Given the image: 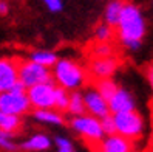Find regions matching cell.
<instances>
[{"instance_id":"1","label":"cell","mask_w":153,"mask_h":152,"mask_svg":"<svg viewBox=\"0 0 153 152\" xmlns=\"http://www.w3.org/2000/svg\"><path fill=\"white\" fill-rule=\"evenodd\" d=\"M116 33L121 45L128 51H138L142 47V39L147 33V23L141 8L131 2H125Z\"/></svg>"},{"instance_id":"2","label":"cell","mask_w":153,"mask_h":152,"mask_svg":"<svg viewBox=\"0 0 153 152\" xmlns=\"http://www.w3.org/2000/svg\"><path fill=\"white\" fill-rule=\"evenodd\" d=\"M53 81L56 85L65 88L67 92H76L87 82V71L85 68L73 59L62 58L51 68Z\"/></svg>"},{"instance_id":"3","label":"cell","mask_w":153,"mask_h":152,"mask_svg":"<svg viewBox=\"0 0 153 152\" xmlns=\"http://www.w3.org/2000/svg\"><path fill=\"white\" fill-rule=\"evenodd\" d=\"M111 117L114 121L116 135H119L128 141H134L141 138L144 130H146V121H144L142 115L138 110L116 113V115H111Z\"/></svg>"},{"instance_id":"4","label":"cell","mask_w":153,"mask_h":152,"mask_svg":"<svg viewBox=\"0 0 153 152\" xmlns=\"http://www.w3.org/2000/svg\"><path fill=\"white\" fill-rule=\"evenodd\" d=\"M19 81L26 88H30L37 84L53 81V75L50 68H45L36 64V62L26 59V61H19Z\"/></svg>"},{"instance_id":"5","label":"cell","mask_w":153,"mask_h":152,"mask_svg":"<svg viewBox=\"0 0 153 152\" xmlns=\"http://www.w3.org/2000/svg\"><path fill=\"white\" fill-rule=\"evenodd\" d=\"M70 127L73 129L79 137L90 143H99L105 135L101 127V121L90 117V115H82V117H73L70 120Z\"/></svg>"},{"instance_id":"6","label":"cell","mask_w":153,"mask_h":152,"mask_svg":"<svg viewBox=\"0 0 153 152\" xmlns=\"http://www.w3.org/2000/svg\"><path fill=\"white\" fill-rule=\"evenodd\" d=\"M54 90L56 84L54 81L37 84L34 87H30L26 90V96L31 104V109H53L54 106Z\"/></svg>"},{"instance_id":"7","label":"cell","mask_w":153,"mask_h":152,"mask_svg":"<svg viewBox=\"0 0 153 152\" xmlns=\"http://www.w3.org/2000/svg\"><path fill=\"white\" fill-rule=\"evenodd\" d=\"M0 112L16 115V117H25L31 112V104L28 101L26 93L17 95L11 92L0 93Z\"/></svg>"},{"instance_id":"8","label":"cell","mask_w":153,"mask_h":152,"mask_svg":"<svg viewBox=\"0 0 153 152\" xmlns=\"http://www.w3.org/2000/svg\"><path fill=\"white\" fill-rule=\"evenodd\" d=\"M84 96V104L87 109V115L93 117L96 120H102L105 117H108L110 109H108V103L99 95V92L94 87H85V90H82Z\"/></svg>"},{"instance_id":"9","label":"cell","mask_w":153,"mask_h":152,"mask_svg":"<svg viewBox=\"0 0 153 152\" xmlns=\"http://www.w3.org/2000/svg\"><path fill=\"white\" fill-rule=\"evenodd\" d=\"M19 81V59L0 58V93L8 92Z\"/></svg>"},{"instance_id":"10","label":"cell","mask_w":153,"mask_h":152,"mask_svg":"<svg viewBox=\"0 0 153 152\" xmlns=\"http://www.w3.org/2000/svg\"><path fill=\"white\" fill-rule=\"evenodd\" d=\"M119 67V62L116 58H94L90 62V75H91L96 81L99 79H111L116 70Z\"/></svg>"},{"instance_id":"11","label":"cell","mask_w":153,"mask_h":152,"mask_svg":"<svg viewBox=\"0 0 153 152\" xmlns=\"http://www.w3.org/2000/svg\"><path fill=\"white\" fill-rule=\"evenodd\" d=\"M108 109L111 115L116 113H125V112H133L136 110V101H134L133 95L124 87H119L116 93L111 96L108 101Z\"/></svg>"},{"instance_id":"12","label":"cell","mask_w":153,"mask_h":152,"mask_svg":"<svg viewBox=\"0 0 153 152\" xmlns=\"http://www.w3.org/2000/svg\"><path fill=\"white\" fill-rule=\"evenodd\" d=\"M96 152H133V146L131 141L114 133L110 137H104L96 143Z\"/></svg>"},{"instance_id":"13","label":"cell","mask_w":153,"mask_h":152,"mask_svg":"<svg viewBox=\"0 0 153 152\" xmlns=\"http://www.w3.org/2000/svg\"><path fill=\"white\" fill-rule=\"evenodd\" d=\"M51 138L45 133H34L33 137L26 138L19 148L26 152H45L51 148Z\"/></svg>"},{"instance_id":"14","label":"cell","mask_w":153,"mask_h":152,"mask_svg":"<svg viewBox=\"0 0 153 152\" xmlns=\"http://www.w3.org/2000/svg\"><path fill=\"white\" fill-rule=\"evenodd\" d=\"M31 115L36 121L50 124V126H64L65 124L64 113H59L54 109H34Z\"/></svg>"},{"instance_id":"15","label":"cell","mask_w":153,"mask_h":152,"mask_svg":"<svg viewBox=\"0 0 153 152\" xmlns=\"http://www.w3.org/2000/svg\"><path fill=\"white\" fill-rule=\"evenodd\" d=\"M124 5H125V0H110L104 10V23H107L111 28H116L121 13L124 10Z\"/></svg>"},{"instance_id":"16","label":"cell","mask_w":153,"mask_h":152,"mask_svg":"<svg viewBox=\"0 0 153 152\" xmlns=\"http://www.w3.org/2000/svg\"><path fill=\"white\" fill-rule=\"evenodd\" d=\"M30 61L31 62H36L45 68H53L56 65V62L59 61L57 55L51 50H34L30 53Z\"/></svg>"},{"instance_id":"17","label":"cell","mask_w":153,"mask_h":152,"mask_svg":"<svg viewBox=\"0 0 153 152\" xmlns=\"http://www.w3.org/2000/svg\"><path fill=\"white\" fill-rule=\"evenodd\" d=\"M22 126H23V120L20 117L0 112V130L2 132L11 133V135H17V133L20 132Z\"/></svg>"},{"instance_id":"18","label":"cell","mask_w":153,"mask_h":152,"mask_svg":"<svg viewBox=\"0 0 153 152\" xmlns=\"http://www.w3.org/2000/svg\"><path fill=\"white\" fill-rule=\"evenodd\" d=\"M67 112L73 117H82V115H87V109L84 104V96L80 90L76 92H70V103H68V109Z\"/></svg>"},{"instance_id":"19","label":"cell","mask_w":153,"mask_h":152,"mask_svg":"<svg viewBox=\"0 0 153 152\" xmlns=\"http://www.w3.org/2000/svg\"><path fill=\"white\" fill-rule=\"evenodd\" d=\"M93 87L99 92V95H101L107 103L111 100V96H113V95L116 93V90L119 88V85L116 84L113 79H99V81L94 82Z\"/></svg>"},{"instance_id":"20","label":"cell","mask_w":153,"mask_h":152,"mask_svg":"<svg viewBox=\"0 0 153 152\" xmlns=\"http://www.w3.org/2000/svg\"><path fill=\"white\" fill-rule=\"evenodd\" d=\"M68 103H70V92H67L65 88L56 85V90H54V106H53V109L57 110L59 113H64L68 109Z\"/></svg>"},{"instance_id":"21","label":"cell","mask_w":153,"mask_h":152,"mask_svg":"<svg viewBox=\"0 0 153 152\" xmlns=\"http://www.w3.org/2000/svg\"><path fill=\"white\" fill-rule=\"evenodd\" d=\"M113 36H114V28H111L104 22L99 23L94 28V40L99 43H110Z\"/></svg>"},{"instance_id":"22","label":"cell","mask_w":153,"mask_h":152,"mask_svg":"<svg viewBox=\"0 0 153 152\" xmlns=\"http://www.w3.org/2000/svg\"><path fill=\"white\" fill-rule=\"evenodd\" d=\"M16 135H11V133H3L0 135V149L5 152H17L20 148L19 145L14 141Z\"/></svg>"},{"instance_id":"23","label":"cell","mask_w":153,"mask_h":152,"mask_svg":"<svg viewBox=\"0 0 153 152\" xmlns=\"http://www.w3.org/2000/svg\"><path fill=\"white\" fill-rule=\"evenodd\" d=\"M91 51H93L94 58H111L113 56V47L110 45V43H99V42H96Z\"/></svg>"},{"instance_id":"24","label":"cell","mask_w":153,"mask_h":152,"mask_svg":"<svg viewBox=\"0 0 153 152\" xmlns=\"http://www.w3.org/2000/svg\"><path fill=\"white\" fill-rule=\"evenodd\" d=\"M54 145L57 152H76L73 143L65 137H54Z\"/></svg>"},{"instance_id":"25","label":"cell","mask_w":153,"mask_h":152,"mask_svg":"<svg viewBox=\"0 0 153 152\" xmlns=\"http://www.w3.org/2000/svg\"><path fill=\"white\" fill-rule=\"evenodd\" d=\"M101 121V127H102V132L105 137H110V135H114L116 133V129H114V121H113V117L108 115V117H105Z\"/></svg>"},{"instance_id":"26","label":"cell","mask_w":153,"mask_h":152,"mask_svg":"<svg viewBox=\"0 0 153 152\" xmlns=\"http://www.w3.org/2000/svg\"><path fill=\"white\" fill-rule=\"evenodd\" d=\"M40 2L45 5V8L50 11V13H53V14H57V13H60V11H64V6H65V3H64V0H40Z\"/></svg>"},{"instance_id":"27","label":"cell","mask_w":153,"mask_h":152,"mask_svg":"<svg viewBox=\"0 0 153 152\" xmlns=\"http://www.w3.org/2000/svg\"><path fill=\"white\" fill-rule=\"evenodd\" d=\"M26 90H28V88H26L20 81H17L11 88H10V90H8V92H11V93H17V95H22V93H26Z\"/></svg>"},{"instance_id":"28","label":"cell","mask_w":153,"mask_h":152,"mask_svg":"<svg viewBox=\"0 0 153 152\" xmlns=\"http://www.w3.org/2000/svg\"><path fill=\"white\" fill-rule=\"evenodd\" d=\"M10 13V3L6 0H0V16H6Z\"/></svg>"},{"instance_id":"29","label":"cell","mask_w":153,"mask_h":152,"mask_svg":"<svg viewBox=\"0 0 153 152\" xmlns=\"http://www.w3.org/2000/svg\"><path fill=\"white\" fill-rule=\"evenodd\" d=\"M147 79H149V84H150L152 90H153V65H150L149 70H147Z\"/></svg>"},{"instance_id":"30","label":"cell","mask_w":153,"mask_h":152,"mask_svg":"<svg viewBox=\"0 0 153 152\" xmlns=\"http://www.w3.org/2000/svg\"><path fill=\"white\" fill-rule=\"evenodd\" d=\"M152 3H153V0H152Z\"/></svg>"}]
</instances>
